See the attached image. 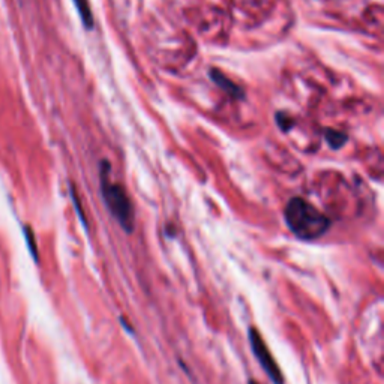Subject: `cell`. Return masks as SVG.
Masks as SVG:
<instances>
[{
    "mask_svg": "<svg viewBox=\"0 0 384 384\" xmlns=\"http://www.w3.org/2000/svg\"><path fill=\"white\" fill-rule=\"evenodd\" d=\"M284 216L290 231L302 240H315L330 228V219L299 197L288 201Z\"/></svg>",
    "mask_w": 384,
    "mask_h": 384,
    "instance_id": "1",
    "label": "cell"
},
{
    "mask_svg": "<svg viewBox=\"0 0 384 384\" xmlns=\"http://www.w3.org/2000/svg\"><path fill=\"white\" fill-rule=\"evenodd\" d=\"M108 174H110L108 171L101 170V189L104 203L110 210V214L113 215V218L119 222V225L126 233H131L134 230V219H135L132 203L122 185L113 182Z\"/></svg>",
    "mask_w": 384,
    "mask_h": 384,
    "instance_id": "2",
    "label": "cell"
},
{
    "mask_svg": "<svg viewBox=\"0 0 384 384\" xmlns=\"http://www.w3.org/2000/svg\"><path fill=\"white\" fill-rule=\"evenodd\" d=\"M248 339H249L252 354L255 356L257 362L260 363V366L263 368V371L266 372L269 380L273 384H284L282 371H281L279 365L276 363V360H275L272 351L269 350L266 341L263 339L261 333L257 330L255 327L248 329Z\"/></svg>",
    "mask_w": 384,
    "mask_h": 384,
    "instance_id": "3",
    "label": "cell"
},
{
    "mask_svg": "<svg viewBox=\"0 0 384 384\" xmlns=\"http://www.w3.org/2000/svg\"><path fill=\"white\" fill-rule=\"evenodd\" d=\"M80 15H81V20L84 23L87 27H92L93 26V18H92V11H90V5H89V0H74Z\"/></svg>",
    "mask_w": 384,
    "mask_h": 384,
    "instance_id": "4",
    "label": "cell"
},
{
    "mask_svg": "<svg viewBox=\"0 0 384 384\" xmlns=\"http://www.w3.org/2000/svg\"><path fill=\"white\" fill-rule=\"evenodd\" d=\"M24 236H26V240H27V246L30 249V254L33 255V258L38 261V246H36V242H35V234L32 231L30 227H24Z\"/></svg>",
    "mask_w": 384,
    "mask_h": 384,
    "instance_id": "5",
    "label": "cell"
},
{
    "mask_svg": "<svg viewBox=\"0 0 384 384\" xmlns=\"http://www.w3.org/2000/svg\"><path fill=\"white\" fill-rule=\"evenodd\" d=\"M248 384H258V383H257L255 380H249V381H248Z\"/></svg>",
    "mask_w": 384,
    "mask_h": 384,
    "instance_id": "6",
    "label": "cell"
}]
</instances>
